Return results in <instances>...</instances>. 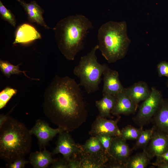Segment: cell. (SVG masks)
<instances>
[{
    "label": "cell",
    "mask_w": 168,
    "mask_h": 168,
    "mask_svg": "<svg viewBox=\"0 0 168 168\" xmlns=\"http://www.w3.org/2000/svg\"><path fill=\"white\" fill-rule=\"evenodd\" d=\"M80 86L73 78L56 75L44 93L45 115L58 127L69 132L85 122L87 116Z\"/></svg>",
    "instance_id": "6da1fadb"
},
{
    "label": "cell",
    "mask_w": 168,
    "mask_h": 168,
    "mask_svg": "<svg viewBox=\"0 0 168 168\" xmlns=\"http://www.w3.org/2000/svg\"><path fill=\"white\" fill-rule=\"evenodd\" d=\"M93 27L92 22L81 14L70 16L59 21L53 28L59 49L69 60L74 59L84 48L85 38Z\"/></svg>",
    "instance_id": "7a4b0ae2"
},
{
    "label": "cell",
    "mask_w": 168,
    "mask_h": 168,
    "mask_svg": "<svg viewBox=\"0 0 168 168\" xmlns=\"http://www.w3.org/2000/svg\"><path fill=\"white\" fill-rule=\"evenodd\" d=\"M30 130L22 122L9 116L0 127V157L7 163L24 158L32 145Z\"/></svg>",
    "instance_id": "3957f363"
},
{
    "label": "cell",
    "mask_w": 168,
    "mask_h": 168,
    "mask_svg": "<svg viewBox=\"0 0 168 168\" xmlns=\"http://www.w3.org/2000/svg\"><path fill=\"white\" fill-rule=\"evenodd\" d=\"M124 21H109L101 25L97 35L98 49L109 63L124 58L131 42Z\"/></svg>",
    "instance_id": "277c9868"
},
{
    "label": "cell",
    "mask_w": 168,
    "mask_h": 168,
    "mask_svg": "<svg viewBox=\"0 0 168 168\" xmlns=\"http://www.w3.org/2000/svg\"><path fill=\"white\" fill-rule=\"evenodd\" d=\"M98 49L97 44L87 54L82 57L73 71L74 74L80 79L79 85L89 94L99 89L103 72L108 66L106 63L101 64L98 62L96 53Z\"/></svg>",
    "instance_id": "5b68a950"
},
{
    "label": "cell",
    "mask_w": 168,
    "mask_h": 168,
    "mask_svg": "<svg viewBox=\"0 0 168 168\" xmlns=\"http://www.w3.org/2000/svg\"><path fill=\"white\" fill-rule=\"evenodd\" d=\"M161 92L152 87L149 97L141 104L133 120L140 127H143L151 122L158 110L163 99Z\"/></svg>",
    "instance_id": "8992f818"
},
{
    "label": "cell",
    "mask_w": 168,
    "mask_h": 168,
    "mask_svg": "<svg viewBox=\"0 0 168 168\" xmlns=\"http://www.w3.org/2000/svg\"><path fill=\"white\" fill-rule=\"evenodd\" d=\"M56 145L52 155L61 154L68 161L71 158H77L82 150L81 145L76 143L69 132L65 130L58 134Z\"/></svg>",
    "instance_id": "52a82bcc"
},
{
    "label": "cell",
    "mask_w": 168,
    "mask_h": 168,
    "mask_svg": "<svg viewBox=\"0 0 168 168\" xmlns=\"http://www.w3.org/2000/svg\"><path fill=\"white\" fill-rule=\"evenodd\" d=\"M63 131L64 129L59 127L52 128L46 122L40 119H37L35 125L30 130V134L37 137L40 151L42 149H45L49 141L57 134Z\"/></svg>",
    "instance_id": "ba28073f"
},
{
    "label": "cell",
    "mask_w": 168,
    "mask_h": 168,
    "mask_svg": "<svg viewBox=\"0 0 168 168\" xmlns=\"http://www.w3.org/2000/svg\"><path fill=\"white\" fill-rule=\"evenodd\" d=\"M120 117L119 116L115 120H112L98 115L92 124L89 134L92 137L101 134L120 137V130L117 125Z\"/></svg>",
    "instance_id": "9c48e42d"
},
{
    "label": "cell",
    "mask_w": 168,
    "mask_h": 168,
    "mask_svg": "<svg viewBox=\"0 0 168 168\" xmlns=\"http://www.w3.org/2000/svg\"><path fill=\"white\" fill-rule=\"evenodd\" d=\"M132 152V149L126 140L119 136L113 137L109 151V159L125 165Z\"/></svg>",
    "instance_id": "30bf717a"
},
{
    "label": "cell",
    "mask_w": 168,
    "mask_h": 168,
    "mask_svg": "<svg viewBox=\"0 0 168 168\" xmlns=\"http://www.w3.org/2000/svg\"><path fill=\"white\" fill-rule=\"evenodd\" d=\"M81 154L94 158L106 164L108 155L101 144L96 137H91L81 145Z\"/></svg>",
    "instance_id": "8fae6325"
},
{
    "label": "cell",
    "mask_w": 168,
    "mask_h": 168,
    "mask_svg": "<svg viewBox=\"0 0 168 168\" xmlns=\"http://www.w3.org/2000/svg\"><path fill=\"white\" fill-rule=\"evenodd\" d=\"M116 101L111 111V114L128 115L134 114L138 106L131 100L127 94L124 88V90L115 95Z\"/></svg>",
    "instance_id": "7c38bea8"
},
{
    "label": "cell",
    "mask_w": 168,
    "mask_h": 168,
    "mask_svg": "<svg viewBox=\"0 0 168 168\" xmlns=\"http://www.w3.org/2000/svg\"><path fill=\"white\" fill-rule=\"evenodd\" d=\"M103 93L115 96L124 90V88L120 81L117 71L108 66L103 72Z\"/></svg>",
    "instance_id": "4fadbf2b"
},
{
    "label": "cell",
    "mask_w": 168,
    "mask_h": 168,
    "mask_svg": "<svg viewBox=\"0 0 168 168\" xmlns=\"http://www.w3.org/2000/svg\"><path fill=\"white\" fill-rule=\"evenodd\" d=\"M146 151L152 159L168 151V135L155 129Z\"/></svg>",
    "instance_id": "5bb4252c"
},
{
    "label": "cell",
    "mask_w": 168,
    "mask_h": 168,
    "mask_svg": "<svg viewBox=\"0 0 168 168\" xmlns=\"http://www.w3.org/2000/svg\"><path fill=\"white\" fill-rule=\"evenodd\" d=\"M23 7L27 16V19L31 23L35 22L46 29L50 28L45 23L43 17L44 10L35 1L27 3L22 0H16Z\"/></svg>",
    "instance_id": "9a60e30c"
},
{
    "label": "cell",
    "mask_w": 168,
    "mask_h": 168,
    "mask_svg": "<svg viewBox=\"0 0 168 168\" xmlns=\"http://www.w3.org/2000/svg\"><path fill=\"white\" fill-rule=\"evenodd\" d=\"M156 130L168 135V99H163L160 105L152 119Z\"/></svg>",
    "instance_id": "2e32d148"
},
{
    "label": "cell",
    "mask_w": 168,
    "mask_h": 168,
    "mask_svg": "<svg viewBox=\"0 0 168 168\" xmlns=\"http://www.w3.org/2000/svg\"><path fill=\"white\" fill-rule=\"evenodd\" d=\"M41 38V35L32 26L24 23L17 28L15 34V39L13 44L26 43Z\"/></svg>",
    "instance_id": "e0dca14e"
},
{
    "label": "cell",
    "mask_w": 168,
    "mask_h": 168,
    "mask_svg": "<svg viewBox=\"0 0 168 168\" xmlns=\"http://www.w3.org/2000/svg\"><path fill=\"white\" fill-rule=\"evenodd\" d=\"M125 90L131 100L138 106L139 103L147 98L151 92L147 84L143 81L136 82Z\"/></svg>",
    "instance_id": "ac0fdd59"
},
{
    "label": "cell",
    "mask_w": 168,
    "mask_h": 168,
    "mask_svg": "<svg viewBox=\"0 0 168 168\" xmlns=\"http://www.w3.org/2000/svg\"><path fill=\"white\" fill-rule=\"evenodd\" d=\"M52 155L45 149L42 151L32 152L29 157L30 163L34 168H47L56 160L52 158Z\"/></svg>",
    "instance_id": "d6986e66"
},
{
    "label": "cell",
    "mask_w": 168,
    "mask_h": 168,
    "mask_svg": "<svg viewBox=\"0 0 168 168\" xmlns=\"http://www.w3.org/2000/svg\"><path fill=\"white\" fill-rule=\"evenodd\" d=\"M116 101L115 96L103 93L102 98L96 101V106L99 111L98 116L105 118L111 119V111Z\"/></svg>",
    "instance_id": "ffe728a7"
},
{
    "label": "cell",
    "mask_w": 168,
    "mask_h": 168,
    "mask_svg": "<svg viewBox=\"0 0 168 168\" xmlns=\"http://www.w3.org/2000/svg\"><path fill=\"white\" fill-rule=\"evenodd\" d=\"M152 158L146 150L130 156L125 163L126 168H145Z\"/></svg>",
    "instance_id": "44dd1931"
},
{
    "label": "cell",
    "mask_w": 168,
    "mask_h": 168,
    "mask_svg": "<svg viewBox=\"0 0 168 168\" xmlns=\"http://www.w3.org/2000/svg\"><path fill=\"white\" fill-rule=\"evenodd\" d=\"M21 63L14 65L7 61L0 60V69L3 74L7 77L9 78L13 74H20L23 73L27 78L31 80H39L38 79H35L28 77L26 74V71H21L19 69V66Z\"/></svg>",
    "instance_id": "7402d4cb"
},
{
    "label": "cell",
    "mask_w": 168,
    "mask_h": 168,
    "mask_svg": "<svg viewBox=\"0 0 168 168\" xmlns=\"http://www.w3.org/2000/svg\"><path fill=\"white\" fill-rule=\"evenodd\" d=\"M155 130L153 127L150 129L143 130L134 144L133 149H142L146 150Z\"/></svg>",
    "instance_id": "603a6c76"
},
{
    "label": "cell",
    "mask_w": 168,
    "mask_h": 168,
    "mask_svg": "<svg viewBox=\"0 0 168 168\" xmlns=\"http://www.w3.org/2000/svg\"><path fill=\"white\" fill-rule=\"evenodd\" d=\"M143 130L142 127L137 128L128 125L120 130V137L126 140H137Z\"/></svg>",
    "instance_id": "cb8c5ba5"
},
{
    "label": "cell",
    "mask_w": 168,
    "mask_h": 168,
    "mask_svg": "<svg viewBox=\"0 0 168 168\" xmlns=\"http://www.w3.org/2000/svg\"><path fill=\"white\" fill-rule=\"evenodd\" d=\"M79 159L81 162V168H103L106 164L92 158L80 154Z\"/></svg>",
    "instance_id": "d4e9b609"
},
{
    "label": "cell",
    "mask_w": 168,
    "mask_h": 168,
    "mask_svg": "<svg viewBox=\"0 0 168 168\" xmlns=\"http://www.w3.org/2000/svg\"><path fill=\"white\" fill-rule=\"evenodd\" d=\"M17 92L16 89L10 87H7L0 92V109L4 107L7 103L15 95Z\"/></svg>",
    "instance_id": "484cf974"
},
{
    "label": "cell",
    "mask_w": 168,
    "mask_h": 168,
    "mask_svg": "<svg viewBox=\"0 0 168 168\" xmlns=\"http://www.w3.org/2000/svg\"><path fill=\"white\" fill-rule=\"evenodd\" d=\"M0 15L3 20L7 21L13 27H15L16 21L15 16L11 11L7 8L0 1Z\"/></svg>",
    "instance_id": "4316f807"
},
{
    "label": "cell",
    "mask_w": 168,
    "mask_h": 168,
    "mask_svg": "<svg viewBox=\"0 0 168 168\" xmlns=\"http://www.w3.org/2000/svg\"><path fill=\"white\" fill-rule=\"evenodd\" d=\"M95 137L100 141L109 156V151L113 137L106 134L99 135Z\"/></svg>",
    "instance_id": "83f0119b"
},
{
    "label": "cell",
    "mask_w": 168,
    "mask_h": 168,
    "mask_svg": "<svg viewBox=\"0 0 168 168\" xmlns=\"http://www.w3.org/2000/svg\"><path fill=\"white\" fill-rule=\"evenodd\" d=\"M157 70L158 76L161 77H166L168 78V62L162 61L157 65Z\"/></svg>",
    "instance_id": "f1b7e54d"
},
{
    "label": "cell",
    "mask_w": 168,
    "mask_h": 168,
    "mask_svg": "<svg viewBox=\"0 0 168 168\" xmlns=\"http://www.w3.org/2000/svg\"><path fill=\"white\" fill-rule=\"evenodd\" d=\"M29 163H30L29 161L25 160L24 158H20L12 162L8 163L6 167L9 168H23L25 165Z\"/></svg>",
    "instance_id": "f546056e"
},
{
    "label": "cell",
    "mask_w": 168,
    "mask_h": 168,
    "mask_svg": "<svg viewBox=\"0 0 168 168\" xmlns=\"http://www.w3.org/2000/svg\"><path fill=\"white\" fill-rule=\"evenodd\" d=\"M50 168H68V161L63 157V158L56 159Z\"/></svg>",
    "instance_id": "4dcf8cb0"
},
{
    "label": "cell",
    "mask_w": 168,
    "mask_h": 168,
    "mask_svg": "<svg viewBox=\"0 0 168 168\" xmlns=\"http://www.w3.org/2000/svg\"><path fill=\"white\" fill-rule=\"evenodd\" d=\"M105 168H126V167L125 164L119 163L112 160L109 159L106 164Z\"/></svg>",
    "instance_id": "1f68e13d"
},
{
    "label": "cell",
    "mask_w": 168,
    "mask_h": 168,
    "mask_svg": "<svg viewBox=\"0 0 168 168\" xmlns=\"http://www.w3.org/2000/svg\"><path fill=\"white\" fill-rule=\"evenodd\" d=\"M68 168H81V162L79 158H72L68 161Z\"/></svg>",
    "instance_id": "d6a6232c"
},
{
    "label": "cell",
    "mask_w": 168,
    "mask_h": 168,
    "mask_svg": "<svg viewBox=\"0 0 168 168\" xmlns=\"http://www.w3.org/2000/svg\"><path fill=\"white\" fill-rule=\"evenodd\" d=\"M154 166L158 168H168V162L163 161L156 160L155 162L152 163Z\"/></svg>",
    "instance_id": "836d02e7"
},
{
    "label": "cell",
    "mask_w": 168,
    "mask_h": 168,
    "mask_svg": "<svg viewBox=\"0 0 168 168\" xmlns=\"http://www.w3.org/2000/svg\"><path fill=\"white\" fill-rule=\"evenodd\" d=\"M14 108V107H13L9 112L5 115H4L2 114H0V127H1L5 123L8 117L9 116L10 114L13 110Z\"/></svg>",
    "instance_id": "e575fe53"
},
{
    "label": "cell",
    "mask_w": 168,
    "mask_h": 168,
    "mask_svg": "<svg viewBox=\"0 0 168 168\" xmlns=\"http://www.w3.org/2000/svg\"><path fill=\"white\" fill-rule=\"evenodd\" d=\"M156 160H160L168 162V151L163 153L156 156Z\"/></svg>",
    "instance_id": "d590c367"
},
{
    "label": "cell",
    "mask_w": 168,
    "mask_h": 168,
    "mask_svg": "<svg viewBox=\"0 0 168 168\" xmlns=\"http://www.w3.org/2000/svg\"><path fill=\"white\" fill-rule=\"evenodd\" d=\"M166 86H167V87L168 88V80L166 82Z\"/></svg>",
    "instance_id": "8d00e7d4"
}]
</instances>
